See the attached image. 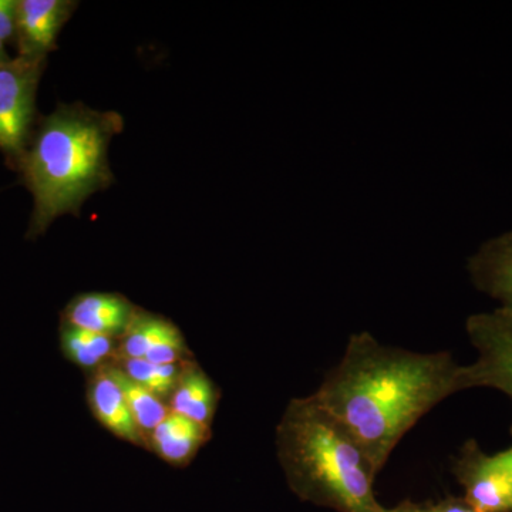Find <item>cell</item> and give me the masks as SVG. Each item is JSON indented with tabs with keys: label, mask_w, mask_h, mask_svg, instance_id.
<instances>
[{
	"label": "cell",
	"mask_w": 512,
	"mask_h": 512,
	"mask_svg": "<svg viewBox=\"0 0 512 512\" xmlns=\"http://www.w3.org/2000/svg\"><path fill=\"white\" fill-rule=\"evenodd\" d=\"M168 320L154 313L136 309L126 330L119 338L113 357L123 359H143L154 345L160 333L167 326Z\"/></svg>",
	"instance_id": "cell-16"
},
{
	"label": "cell",
	"mask_w": 512,
	"mask_h": 512,
	"mask_svg": "<svg viewBox=\"0 0 512 512\" xmlns=\"http://www.w3.org/2000/svg\"><path fill=\"white\" fill-rule=\"evenodd\" d=\"M211 429L195 423L181 414L170 412L154 429L150 450L173 466H185L197 454L202 444L210 439Z\"/></svg>",
	"instance_id": "cell-12"
},
{
	"label": "cell",
	"mask_w": 512,
	"mask_h": 512,
	"mask_svg": "<svg viewBox=\"0 0 512 512\" xmlns=\"http://www.w3.org/2000/svg\"><path fill=\"white\" fill-rule=\"evenodd\" d=\"M79 3L72 0H18L16 36L19 55L47 57Z\"/></svg>",
	"instance_id": "cell-7"
},
{
	"label": "cell",
	"mask_w": 512,
	"mask_h": 512,
	"mask_svg": "<svg viewBox=\"0 0 512 512\" xmlns=\"http://www.w3.org/2000/svg\"><path fill=\"white\" fill-rule=\"evenodd\" d=\"M12 59V57L8 56L5 49V43L0 40V64L8 62V60Z\"/></svg>",
	"instance_id": "cell-20"
},
{
	"label": "cell",
	"mask_w": 512,
	"mask_h": 512,
	"mask_svg": "<svg viewBox=\"0 0 512 512\" xmlns=\"http://www.w3.org/2000/svg\"><path fill=\"white\" fill-rule=\"evenodd\" d=\"M18 0H0V40L3 43L15 39Z\"/></svg>",
	"instance_id": "cell-19"
},
{
	"label": "cell",
	"mask_w": 512,
	"mask_h": 512,
	"mask_svg": "<svg viewBox=\"0 0 512 512\" xmlns=\"http://www.w3.org/2000/svg\"><path fill=\"white\" fill-rule=\"evenodd\" d=\"M123 128L116 111L82 103L59 104L39 120L16 168L33 197L26 238L45 234L62 215L79 214L90 195L113 184L107 151Z\"/></svg>",
	"instance_id": "cell-2"
},
{
	"label": "cell",
	"mask_w": 512,
	"mask_h": 512,
	"mask_svg": "<svg viewBox=\"0 0 512 512\" xmlns=\"http://www.w3.org/2000/svg\"><path fill=\"white\" fill-rule=\"evenodd\" d=\"M106 366L109 369L110 375L116 380L117 386L120 387L128 410H130L131 416L136 421L141 436L144 437L148 448H150L151 434H153L158 424L167 417L170 409H167L163 399L151 393L150 390H147L141 384L131 380L123 370L114 366L109 360H107Z\"/></svg>",
	"instance_id": "cell-13"
},
{
	"label": "cell",
	"mask_w": 512,
	"mask_h": 512,
	"mask_svg": "<svg viewBox=\"0 0 512 512\" xmlns=\"http://www.w3.org/2000/svg\"><path fill=\"white\" fill-rule=\"evenodd\" d=\"M470 389L467 366L450 352L417 353L350 336L342 359L313 393L383 470L403 437L434 407Z\"/></svg>",
	"instance_id": "cell-1"
},
{
	"label": "cell",
	"mask_w": 512,
	"mask_h": 512,
	"mask_svg": "<svg viewBox=\"0 0 512 512\" xmlns=\"http://www.w3.org/2000/svg\"><path fill=\"white\" fill-rule=\"evenodd\" d=\"M136 309L133 303L119 293H82L67 303L62 325L120 338Z\"/></svg>",
	"instance_id": "cell-8"
},
{
	"label": "cell",
	"mask_w": 512,
	"mask_h": 512,
	"mask_svg": "<svg viewBox=\"0 0 512 512\" xmlns=\"http://www.w3.org/2000/svg\"><path fill=\"white\" fill-rule=\"evenodd\" d=\"M276 450L293 493L336 512H382L379 473L353 434L311 394L292 399L276 427Z\"/></svg>",
	"instance_id": "cell-3"
},
{
	"label": "cell",
	"mask_w": 512,
	"mask_h": 512,
	"mask_svg": "<svg viewBox=\"0 0 512 512\" xmlns=\"http://www.w3.org/2000/svg\"><path fill=\"white\" fill-rule=\"evenodd\" d=\"M60 348L74 365L97 369L116 353V338L62 325Z\"/></svg>",
	"instance_id": "cell-14"
},
{
	"label": "cell",
	"mask_w": 512,
	"mask_h": 512,
	"mask_svg": "<svg viewBox=\"0 0 512 512\" xmlns=\"http://www.w3.org/2000/svg\"><path fill=\"white\" fill-rule=\"evenodd\" d=\"M467 269L478 291L512 308V231L481 245Z\"/></svg>",
	"instance_id": "cell-9"
},
{
	"label": "cell",
	"mask_w": 512,
	"mask_h": 512,
	"mask_svg": "<svg viewBox=\"0 0 512 512\" xmlns=\"http://www.w3.org/2000/svg\"><path fill=\"white\" fill-rule=\"evenodd\" d=\"M217 386L197 363L185 362L170 399V412L211 429L217 412Z\"/></svg>",
	"instance_id": "cell-11"
},
{
	"label": "cell",
	"mask_w": 512,
	"mask_h": 512,
	"mask_svg": "<svg viewBox=\"0 0 512 512\" xmlns=\"http://www.w3.org/2000/svg\"><path fill=\"white\" fill-rule=\"evenodd\" d=\"M188 353L187 343L181 330L168 320L163 332L160 333L154 345L146 353L143 359L154 365H181Z\"/></svg>",
	"instance_id": "cell-17"
},
{
	"label": "cell",
	"mask_w": 512,
	"mask_h": 512,
	"mask_svg": "<svg viewBox=\"0 0 512 512\" xmlns=\"http://www.w3.org/2000/svg\"><path fill=\"white\" fill-rule=\"evenodd\" d=\"M87 400L93 416L104 429L128 443L148 447L106 363L94 370L87 386Z\"/></svg>",
	"instance_id": "cell-10"
},
{
	"label": "cell",
	"mask_w": 512,
	"mask_h": 512,
	"mask_svg": "<svg viewBox=\"0 0 512 512\" xmlns=\"http://www.w3.org/2000/svg\"><path fill=\"white\" fill-rule=\"evenodd\" d=\"M382 512H476L466 503L463 497L443 498L437 503L417 504L413 501H403L393 508L383 507Z\"/></svg>",
	"instance_id": "cell-18"
},
{
	"label": "cell",
	"mask_w": 512,
	"mask_h": 512,
	"mask_svg": "<svg viewBox=\"0 0 512 512\" xmlns=\"http://www.w3.org/2000/svg\"><path fill=\"white\" fill-rule=\"evenodd\" d=\"M109 362L119 367L134 382L146 387L151 393L163 399L168 394H173L184 363L181 365H154L146 359H123V357H111Z\"/></svg>",
	"instance_id": "cell-15"
},
{
	"label": "cell",
	"mask_w": 512,
	"mask_h": 512,
	"mask_svg": "<svg viewBox=\"0 0 512 512\" xmlns=\"http://www.w3.org/2000/svg\"><path fill=\"white\" fill-rule=\"evenodd\" d=\"M466 330L477 352L476 362L467 365L470 389L490 387L512 403V308L471 315Z\"/></svg>",
	"instance_id": "cell-6"
},
{
	"label": "cell",
	"mask_w": 512,
	"mask_h": 512,
	"mask_svg": "<svg viewBox=\"0 0 512 512\" xmlns=\"http://www.w3.org/2000/svg\"><path fill=\"white\" fill-rule=\"evenodd\" d=\"M451 470L474 511L512 512V447L487 454L477 440L468 439Z\"/></svg>",
	"instance_id": "cell-5"
},
{
	"label": "cell",
	"mask_w": 512,
	"mask_h": 512,
	"mask_svg": "<svg viewBox=\"0 0 512 512\" xmlns=\"http://www.w3.org/2000/svg\"><path fill=\"white\" fill-rule=\"evenodd\" d=\"M46 60L18 55L0 64V153L13 170L35 130L36 93Z\"/></svg>",
	"instance_id": "cell-4"
}]
</instances>
